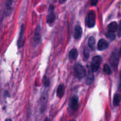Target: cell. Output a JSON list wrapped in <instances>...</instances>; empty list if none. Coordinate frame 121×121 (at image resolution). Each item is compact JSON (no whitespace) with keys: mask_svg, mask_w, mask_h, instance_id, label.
<instances>
[{"mask_svg":"<svg viewBox=\"0 0 121 121\" xmlns=\"http://www.w3.org/2000/svg\"><path fill=\"white\" fill-rule=\"evenodd\" d=\"M74 70L76 76L79 79H82L86 76V70L85 67L80 64L78 63L75 65Z\"/></svg>","mask_w":121,"mask_h":121,"instance_id":"obj_1","label":"cell"},{"mask_svg":"<svg viewBox=\"0 0 121 121\" xmlns=\"http://www.w3.org/2000/svg\"><path fill=\"white\" fill-rule=\"evenodd\" d=\"M102 62V57L100 56H96L92 59L91 63V68L92 72H96L100 67Z\"/></svg>","mask_w":121,"mask_h":121,"instance_id":"obj_2","label":"cell"},{"mask_svg":"<svg viewBox=\"0 0 121 121\" xmlns=\"http://www.w3.org/2000/svg\"><path fill=\"white\" fill-rule=\"evenodd\" d=\"M96 23V14L93 11H91L89 13L86 19V24L88 27L92 28L95 26Z\"/></svg>","mask_w":121,"mask_h":121,"instance_id":"obj_3","label":"cell"},{"mask_svg":"<svg viewBox=\"0 0 121 121\" xmlns=\"http://www.w3.org/2000/svg\"><path fill=\"white\" fill-rule=\"evenodd\" d=\"M56 20V15L54 12V6L50 5L48 9V14L47 16V22L49 25L52 24Z\"/></svg>","mask_w":121,"mask_h":121,"instance_id":"obj_4","label":"cell"},{"mask_svg":"<svg viewBox=\"0 0 121 121\" xmlns=\"http://www.w3.org/2000/svg\"><path fill=\"white\" fill-rule=\"evenodd\" d=\"M79 106V98L74 95L71 97L69 102V107L72 111H76Z\"/></svg>","mask_w":121,"mask_h":121,"instance_id":"obj_5","label":"cell"},{"mask_svg":"<svg viewBox=\"0 0 121 121\" xmlns=\"http://www.w3.org/2000/svg\"><path fill=\"white\" fill-rule=\"evenodd\" d=\"M119 53H118L117 52H114L111 54V57H110V63L112 67H117L119 63Z\"/></svg>","mask_w":121,"mask_h":121,"instance_id":"obj_6","label":"cell"},{"mask_svg":"<svg viewBox=\"0 0 121 121\" xmlns=\"http://www.w3.org/2000/svg\"><path fill=\"white\" fill-rule=\"evenodd\" d=\"M25 33V27L24 25L22 24L21 27V30H20V34H19L18 40L17 45L18 48H21L24 45V37Z\"/></svg>","mask_w":121,"mask_h":121,"instance_id":"obj_7","label":"cell"},{"mask_svg":"<svg viewBox=\"0 0 121 121\" xmlns=\"http://www.w3.org/2000/svg\"><path fill=\"white\" fill-rule=\"evenodd\" d=\"M41 28L39 26H37L35 30V33H34V43L36 44H38L40 41L41 39Z\"/></svg>","mask_w":121,"mask_h":121,"instance_id":"obj_8","label":"cell"},{"mask_svg":"<svg viewBox=\"0 0 121 121\" xmlns=\"http://www.w3.org/2000/svg\"><path fill=\"white\" fill-rule=\"evenodd\" d=\"M109 46V44L107 41L104 39H100L99 40L98 43V49L100 51L104 50L108 48Z\"/></svg>","mask_w":121,"mask_h":121,"instance_id":"obj_9","label":"cell"},{"mask_svg":"<svg viewBox=\"0 0 121 121\" xmlns=\"http://www.w3.org/2000/svg\"><path fill=\"white\" fill-rule=\"evenodd\" d=\"M83 30L82 27L80 26H76L74 28V37L76 40H79L81 38L82 35Z\"/></svg>","mask_w":121,"mask_h":121,"instance_id":"obj_10","label":"cell"},{"mask_svg":"<svg viewBox=\"0 0 121 121\" xmlns=\"http://www.w3.org/2000/svg\"><path fill=\"white\" fill-rule=\"evenodd\" d=\"M118 23L115 21L111 22L109 24L108 26V32H111V33H115L118 30Z\"/></svg>","mask_w":121,"mask_h":121,"instance_id":"obj_11","label":"cell"},{"mask_svg":"<svg viewBox=\"0 0 121 121\" xmlns=\"http://www.w3.org/2000/svg\"><path fill=\"white\" fill-rule=\"evenodd\" d=\"M14 0H7L6 2V15H8L11 11L12 5H13Z\"/></svg>","mask_w":121,"mask_h":121,"instance_id":"obj_12","label":"cell"},{"mask_svg":"<svg viewBox=\"0 0 121 121\" xmlns=\"http://www.w3.org/2000/svg\"><path fill=\"white\" fill-rule=\"evenodd\" d=\"M65 93V86L63 85H60L57 90V95L59 98H62Z\"/></svg>","mask_w":121,"mask_h":121,"instance_id":"obj_13","label":"cell"},{"mask_svg":"<svg viewBox=\"0 0 121 121\" xmlns=\"http://www.w3.org/2000/svg\"><path fill=\"white\" fill-rule=\"evenodd\" d=\"M78 52L76 48H73L69 52V58L70 60H76L78 57Z\"/></svg>","mask_w":121,"mask_h":121,"instance_id":"obj_14","label":"cell"},{"mask_svg":"<svg viewBox=\"0 0 121 121\" xmlns=\"http://www.w3.org/2000/svg\"><path fill=\"white\" fill-rule=\"evenodd\" d=\"M121 101V95L119 93H117L114 95L113 97V105L115 106H119V104H120Z\"/></svg>","mask_w":121,"mask_h":121,"instance_id":"obj_15","label":"cell"},{"mask_svg":"<svg viewBox=\"0 0 121 121\" xmlns=\"http://www.w3.org/2000/svg\"><path fill=\"white\" fill-rule=\"evenodd\" d=\"M89 47L91 48V50H95V39L93 37H91L89 39L88 41Z\"/></svg>","mask_w":121,"mask_h":121,"instance_id":"obj_16","label":"cell"},{"mask_svg":"<svg viewBox=\"0 0 121 121\" xmlns=\"http://www.w3.org/2000/svg\"><path fill=\"white\" fill-rule=\"evenodd\" d=\"M93 80H94V76H93V73H92V72H89V74L87 77L86 83H87V84H88V85H90V84L92 83L93 82Z\"/></svg>","mask_w":121,"mask_h":121,"instance_id":"obj_17","label":"cell"},{"mask_svg":"<svg viewBox=\"0 0 121 121\" xmlns=\"http://www.w3.org/2000/svg\"><path fill=\"white\" fill-rule=\"evenodd\" d=\"M104 71L105 72V73H106L107 74L109 75L111 74L112 72H111V67H110L109 65H108V64H105L104 66Z\"/></svg>","mask_w":121,"mask_h":121,"instance_id":"obj_18","label":"cell"},{"mask_svg":"<svg viewBox=\"0 0 121 121\" xmlns=\"http://www.w3.org/2000/svg\"><path fill=\"white\" fill-rule=\"evenodd\" d=\"M105 35L107 38L110 39L111 40H115L116 39V35L114 33H111V32H108L105 34Z\"/></svg>","mask_w":121,"mask_h":121,"instance_id":"obj_19","label":"cell"},{"mask_svg":"<svg viewBox=\"0 0 121 121\" xmlns=\"http://www.w3.org/2000/svg\"><path fill=\"white\" fill-rule=\"evenodd\" d=\"M84 55H85V57L86 59H87L89 57V50L87 46H86L84 48Z\"/></svg>","mask_w":121,"mask_h":121,"instance_id":"obj_20","label":"cell"},{"mask_svg":"<svg viewBox=\"0 0 121 121\" xmlns=\"http://www.w3.org/2000/svg\"><path fill=\"white\" fill-rule=\"evenodd\" d=\"M43 83L45 86H48L50 85V81L48 78L46 76H44L43 78Z\"/></svg>","mask_w":121,"mask_h":121,"instance_id":"obj_21","label":"cell"},{"mask_svg":"<svg viewBox=\"0 0 121 121\" xmlns=\"http://www.w3.org/2000/svg\"><path fill=\"white\" fill-rule=\"evenodd\" d=\"M118 35L119 37H121V20L119 21V25H118Z\"/></svg>","mask_w":121,"mask_h":121,"instance_id":"obj_22","label":"cell"},{"mask_svg":"<svg viewBox=\"0 0 121 121\" xmlns=\"http://www.w3.org/2000/svg\"><path fill=\"white\" fill-rule=\"evenodd\" d=\"M98 0H91V5H96V4H98Z\"/></svg>","mask_w":121,"mask_h":121,"instance_id":"obj_23","label":"cell"},{"mask_svg":"<svg viewBox=\"0 0 121 121\" xmlns=\"http://www.w3.org/2000/svg\"><path fill=\"white\" fill-rule=\"evenodd\" d=\"M119 91L121 92V72L120 74V81H119Z\"/></svg>","mask_w":121,"mask_h":121,"instance_id":"obj_24","label":"cell"},{"mask_svg":"<svg viewBox=\"0 0 121 121\" xmlns=\"http://www.w3.org/2000/svg\"><path fill=\"white\" fill-rule=\"evenodd\" d=\"M59 2H60V4H63L65 3V1H66V0H59Z\"/></svg>","mask_w":121,"mask_h":121,"instance_id":"obj_25","label":"cell"},{"mask_svg":"<svg viewBox=\"0 0 121 121\" xmlns=\"http://www.w3.org/2000/svg\"><path fill=\"white\" fill-rule=\"evenodd\" d=\"M44 121H50V120H49V119H48V118H46V119H44Z\"/></svg>","mask_w":121,"mask_h":121,"instance_id":"obj_26","label":"cell"},{"mask_svg":"<svg viewBox=\"0 0 121 121\" xmlns=\"http://www.w3.org/2000/svg\"><path fill=\"white\" fill-rule=\"evenodd\" d=\"M5 121H12V120L11 119H7Z\"/></svg>","mask_w":121,"mask_h":121,"instance_id":"obj_27","label":"cell"},{"mask_svg":"<svg viewBox=\"0 0 121 121\" xmlns=\"http://www.w3.org/2000/svg\"><path fill=\"white\" fill-rule=\"evenodd\" d=\"M119 54H120V55L121 56V48L120 49V51H119Z\"/></svg>","mask_w":121,"mask_h":121,"instance_id":"obj_28","label":"cell"},{"mask_svg":"<svg viewBox=\"0 0 121 121\" xmlns=\"http://www.w3.org/2000/svg\"><path fill=\"white\" fill-rule=\"evenodd\" d=\"M74 121V120H73V121Z\"/></svg>","mask_w":121,"mask_h":121,"instance_id":"obj_29","label":"cell"}]
</instances>
